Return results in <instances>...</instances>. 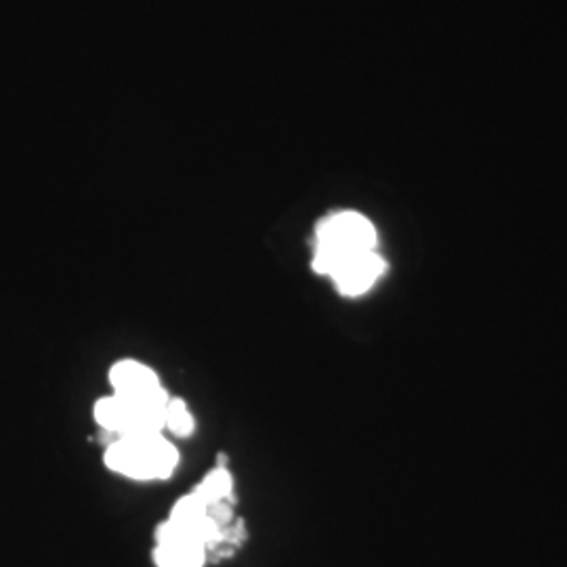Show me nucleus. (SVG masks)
Segmentation results:
<instances>
[{
	"label": "nucleus",
	"mask_w": 567,
	"mask_h": 567,
	"mask_svg": "<svg viewBox=\"0 0 567 567\" xmlns=\"http://www.w3.org/2000/svg\"><path fill=\"white\" fill-rule=\"evenodd\" d=\"M105 465L131 480H166L179 465L177 447L161 435L118 437L105 450Z\"/></svg>",
	"instance_id": "1"
},
{
	"label": "nucleus",
	"mask_w": 567,
	"mask_h": 567,
	"mask_svg": "<svg viewBox=\"0 0 567 567\" xmlns=\"http://www.w3.org/2000/svg\"><path fill=\"white\" fill-rule=\"evenodd\" d=\"M377 250V229L360 213H337L326 217L316 229V255L313 269L330 276L334 265L344 257Z\"/></svg>",
	"instance_id": "2"
},
{
	"label": "nucleus",
	"mask_w": 567,
	"mask_h": 567,
	"mask_svg": "<svg viewBox=\"0 0 567 567\" xmlns=\"http://www.w3.org/2000/svg\"><path fill=\"white\" fill-rule=\"evenodd\" d=\"M385 267L383 257L377 250H365L341 259L330 271V278L344 297H360L385 274Z\"/></svg>",
	"instance_id": "3"
},
{
	"label": "nucleus",
	"mask_w": 567,
	"mask_h": 567,
	"mask_svg": "<svg viewBox=\"0 0 567 567\" xmlns=\"http://www.w3.org/2000/svg\"><path fill=\"white\" fill-rule=\"evenodd\" d=\"M110 383L114 386V393H137L150 386L161 385L158 374L135 360H122L112 365L110 370Z\"/></svg>",
	"instance_id": "4"
},
{
	"label": "nucleus",
	"mask_w": 567,
	"mask_h": 567,
	"mask_svg": "<svg viewBox=\"0 0 567 567\" xmlns=\"http://www.w3.org/2000/svg\"><path fill=\"white\" fill-rule=\"evenodd\" d=\"M234 489V482L227 468H215L213 473H208L203 480V484L194 487V494L203 501L206 507L215 505V503H224V501H234L231 496Z\"/></svg>",
	"instance_id": "5"
},
{
	"label": "nucleus",
	"mask_w": 567,
	"mask_h": 567,
	"mask_svg": "<svg viewBox=\"0 0 567 567\" xmlns=\"http://www.w3.org/2000/svg\"><path fill=\"white\" fill-rule=\"evenodd\" d=\"M166 429L177 435V437H189L194 433V416L189 414L187 404L183 402L182 398L168 400L166 404V419H164Z\"/></svg>",
	"instance_id": "6"
}]
</instances>
